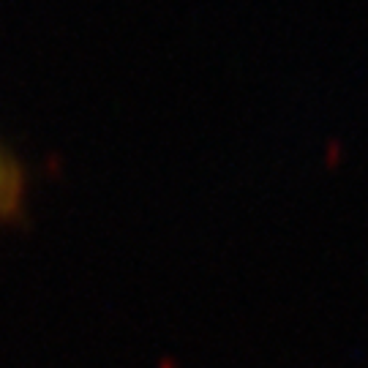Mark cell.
<instances>
[{
  "instance_id": "6da1fadb",
  "label": "cell",
  "mask_w": 368,
  "mask_h": 368,
  "mask_svg": "<svg viewBox=\"0 0 368 368\" xmlns=\"http://www.w3.org/2000/svg\"><path fill=\"white\" fill-rule=\"evenodd\" d=\"M28 213V172L0 142V227L19 224Z\"/></svg>"
}]
</instances>
